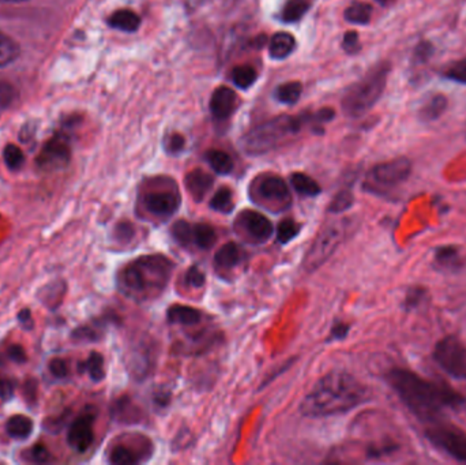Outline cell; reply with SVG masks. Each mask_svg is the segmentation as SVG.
<instances>
[{"instance_id":"cell-1","label":"cell","mask_w":466,"mask_h":465,"mask_svg":"<svg viewBox=\"0 0 466 465\" xmlns=\"http://www.w3.org/2000/svg\"><path fill=\"white\" fill-rule=\"evenodd\" d=\"M386 381L402 403L423 422L440 420L446 409H456L464 399L445 382L423 379L407 369H391Z\"/></svg>"},{"instance_id":"cell-2","label":"cell","mask_w":466,"mask_h":465,"mask_svg":"<svg viewBox=\"0 0 466 465\" xmlns=\"http://www.w3.org/2000/svg\"><path fill=\"white\" fill-rule=\"evenodd\" d=\"M371 390L347 371H330L319 379L300 404L309 418H328L347 414L367 403Z\"/></svg>"},{"instance_id":"cell-3","label":"cell","mask_w":466,"mask_h":465,"mask_svg":"<svg viewBox=\"0 0 466 465\" xmlns=\"http://www.w3.org/2000/svg\"><path fill=\"white\" fill-rule=\"evenodd\" d=\"M174 268V262L164 256L139 257L120 272V291L134 302H150L166 291Z\"/></svg>"},{"instance_id":"cell-4","label":"cell","mask_w":466,"mask_h":465,"mask_svg":"<svg viewBox=\"0 0 466 465\" xmlns=\"http://www.w3.org/2000/svg\"><path fill=\"white\" fill-rule=\"evenodd\" d=\"M309 119L311 116H289V115L273 117L248 131L241 138V149L249 156H260L271 152L288 136L298 134L301 126Z\"/></svg>"},{"instance_id":"cell-5","label":"cell","mask_w":466,"mask_h":465,"mask_svg":"<svg viewBox=\"0 0 466 465\" xmlns=\"http://www.w3.org/2000/svg\"><path fill=\"white\" fill-rule=\"evenodd\" d=\"M390 66L380 63L369 71L360 81L353 84L342 97V111L347 116L360 117L366 115L380 100L388 84Z\"/></svg>"},{"instance_id":"cell-6","label":"cell","mask_w":466,"mask_h":465,"mask_svg":"<svg viewBox=\"0 0 466 465\" xmlns=\"http://www.w3.org/2000/svg\"><path fill=\"white\" fill-rule=\"evenodd\" d=\"M412 163L407 157L394 158L378 164L370 171L364 188L378 196H388L410 177Z\"/></svg>"},{"instance_id":"cell-7","label":"cell","mask_w":466,"mask_h":465,"mask_svg":"<svg viewBox=\"0 0 466 465\" xmlns=\"http://www.w3.org/2000/svg\"><path fill=\"white\" fill-rule=\"evenodd\" d=\"M347 221L333 220L326 223L320 229L318 237L312 242L309 253H307L306 259H304V268L309 272L317 270L318 268L322 267L331 256L334 251L339 248L345 235H347Z\"/></svg>"},{"instance_id":"cell-8","label":"cell","mask_w":466,"mask_h":465,"mask_svg":"<svg viewBox=\"0 0 466 465\" xmlns=\"http://www.w3.org/2000/svg\"><path fill=\"white\" fill-rule=\"evenodd\" d=\"M427 440L445 455L454 460L466 463V433L451 423L441 422L440 420L429 422L424 430Z\"/></svg>"},{"instance_id":"cell-9","label":"cell","mask_w":466,"mask_h":465,"mask_svg":"<svg viewBox=\"0 0 466 465\" xmlns=\"http://www.w3.org/2000/svg\"><path fill=\"white\" fill-rule=\"evenodd\" d=\"M252 201L270 210L288 209L290 207V193L287 183L276 175H266L254 180L251 187Z\"/></svg>"},{"instance_id":"cell-10","label":"cell","mask_w":466,"mask_h":465,"mask_svg":"<svg viewBox=\"0 0 466 465\" xmlns=\"http://www.w3.org/2000/svg\"><path fill=\"white\" fill-rule=\"evenodd\" d=\"M432 357L449 376L466 381V346L456 336H446L438 341Z\"/></svg>"},{"instance_id":"cell-11","label":"cell","mask_w":466,"mask_h":465,"mask_svg":"<svg viewBox=\"0 0 466 465\" xmlns=\"http://www.w3.org/2000/svg\"><path fill=\"white\" fill-rule=\"evenodd\" d=\"M70 157L71 150L67 139L56 136L44 145L37 157V166L43 171H57L67 166Z\"/></svg>"},{"instance_id":"cell-12","label":"cell","mask_w":466,"mask_h":465,"mask_svg":"<svg viewBox=\"0 0 466 465\" xmlns=\"http://www.w3.org/2000/svg\"><path fill=\"white\" fill-rule=\"evenodd\" d=\"M96 415L92 411H85L71 423L68 429L67 442L74 450L82 453L86 452L95 441Z\"/></svg>"},{"instance_id":"cell-13","label":"cell","mask_w":466,"mask_h":465,"mask_svg":"<svg viewBox=\"0 0 466 465\" xmlns=\"http://www.w3.org/2000/svg\"><path fill=\"white\" fill-rule=\"evenodd\" d=\"M238 226L246 232L247 238L255 243H265L273 235V224L266 216L255 210H244L238 216Z\"/></svg>"},{"instance_id":"cell-14","label":"cell","mask_w":466,"mask_h":465,"mask_svg":"<svg viewBox=\"0 0 466 465\" xmlns=\"http://www.w3.org/2000/svg\"><path fill=\"white\" fill-rule=\"evenodd\" d=\"M144 207L150 215L169 217L180 207V197L175 191H152L144 198Z\"/></svg>"},{"instance_id":"cell-15","label":"cell","mask_w":466,"mask_h":465,"mask_svg":"<svg viewBox=\"0 0 466 465\" xmlns=\"http://www.w3.org/2000/svg\"><path fill=\"white\" fill-rule=\"evenodd\" d=\"M238 106V95L231 87L220 86L213 93L210 111L216 119H228Z\"/></svg>"},{"instance_id":"cell-16","label":"cell","mask_w":466,"mask_h":465,"mask_svg":"<svg viewBox=\"0 0 466 465\" xmlns=\"http://www.w3.org/2000/svg\"><path fill=\"white\" fill-rule=\"evenodd\" d=\"M465 258L457 246H442L434 254V267L443 272H457L464 268Z\"/></svg>"},{"instance_id":"cell-17","label":"cell","mask_w":466,"mask_h":465,"mask_svg":"<svg viewBox=\"0 0 466 465\" xmlns=\"http://www.w3.org/2000/svg\"><path fill=\"white\" fill-rule=\"evenodd\" d=\"M186 187L197 202L202 201L213 187L212 175L202 169H194L186 177Z\"/></svg>"},{"instance_id":"cell-18","label":"cell","mask_w":466,"mask_h":465,"mask_svg":"<svg viewBox=\"0 0 466 465\" xmlns=\"http://www.w3.org/2000/svg\"><path fill=\"white\" fill-rule=\"evenodd\" d=\"M167 317L171 324L190 327V325H197L201 321L202 314L201 311L190 308V306L174 305L167 311Z\"/></svg>"},{"instance_id":"cell-19","label":"cell","mask_w":466,"mask_h":465,"mask_svg":"<svg viewBox=\"0 0 466 465\" xmlns=\"http://www.w3.org/2000/svg\"><path fill=\"white\" fill-rule=\"evenodd\" d=\"M296 48V40L290 33L279 32L271 37L268 54L274 59H285Z\"/></svg>"},{"instance_id":"cell-20","label":"cell","mask_w":466,"mask_h":465,"mask_svg":"<svg viewBox=\"0 0 466 465\" xmlns=\"http://www.w3.org/2000/svg\"><path fill=\"white\" fill-rule=\"evenodd\" d=\"M108 25L114 29L122 30V32L133 33L138 30L141 25V18L138 14L133 10H117L108 18Z\"/></svg>"},{"instance_id":"cell-21","label":"cell","mask_w":466,"mask_h":465,"mask_svg":"<svg viewBox=\"0 0 466 465\" xmlns=\"http://www.w3.org/2000/svg\"><path fill=\"white\" fill-rule=\"evenodd\" d=\"M448 97L443 95H435L421 106L419 111V119L421 122H434V120L440 119L443 114H445L446 108H448Z\"/></svg>"},{"instance_id":"cell-22","label":"cell","mask_w":466,"mask_h":465,"mask_svg":"<svg viewBox=\"0 0 466 465\" xmlns=\"http://www.w3.org/2000/svg\"><path fill=\"white\" fill-rule=\"evenodd\" d=\"M241 250L236 243H226L223 248H218L215 256L216 267L220 269H232L241 262Z\"/></svg>"},{"instance_id":"cell-23","label":"cell","mask_w":466,"mask_h":465,"mask_svg":"<svg viewBox=\"0 0 466 465\" xmlns=\"http://www.w3.org/2000/svg\"><path fill=\"white\" fill-rule=\"evenodd\" d=\"M33 430V422L25 415H14L5 423V431L14 440H25Z\"/></svg>"},{"instance_id":"cell-24","label":"cell","mask_w":466,"mask_h":465,"mask_svg":"<svg viewBox=\"0 0 466 465\" xmlns=\"http://www.w3.org/2000/svg\"><path fill=\"white\" fill-rule=\"evenodd\" d=\"M218 240V234L215 228L209 224H194L193 227V245L202 250H209L215 246Z\"/></svg>"},{"instance_id":"cell-25","label":"cell","mask_w":466,"mask_h":465,"mask_svg":"<svg viewBox=\"0 0 466 465\" xmlns=\"http://www.w3.org/2000/svg\"><path fill=\"white\" fill-rule=\"evenodd\" d=\"M290 183H292L293 188L300 196L317 197L320 194V186L312 177H309V175L296 172V174L290 177Z\"/></svg>"},{"instance_id":"cell-26","label":"cell","mask_w":466,"mask_h":465,"mask_svg":"<svg viewBox=\"0 0 466 465\" xmlns=\"http://www.w3.org/2000/svg\"><path fill=\"white\" fill-rule=\"evenodd\" d=\"M142 460H145L142 452L139 453L138 450H131L126 445H116L109 455V461L116 465L137 464Z\"/></svg>"},{"instance_id":"cell-27","label":"cell","mask_w":466,"mask_h":465,"mask_svg":"<svg viewBox=\"0 0 466 465\" xmlns=\"http://www.w3.org/2000/svg\"><path fill=\"white\" fill-rule=\"evenodd\" d=\"M205 158H207L208 163H209V166L212 167L216 174H231L233 169L232 158L229 157V155H227L226 152H223V150H209V152H207V155H205Z\"/></svg>"},{"instance_id":"cell-28","label":"cell","mask_w":466,"mask_h":465,"mask_svg":"<svg viewBox=\"0 0 466 465\" xmlns=\"http://www.w3.org/2000/svg\"><path fill=\"white\" fill-rule=\"evenodd\" d=\"M311 2L309 0H288L287 5L282 8V21L288 24L299 21L309 10Z\"/></svg>"},{"instance_id":"cell-29","label":"cell","mask_w":466,"mask_h":465,"mask_svg":"<svg viewBox=\"0 0 466 465\" xmlns=\"http://www.w3.org/2000/svg\"><path fill=\"white\" fill-rule=\"evenodd\" d=\"M372 7L367 3H353L345 10V19L350 24L367 25L371 19Z\"/></svg>"},{"instance_id":"cell-30","label":"cell","mask_w":466,"mask_h":465,"mask_svg":"<svg viewBox=\"0 0 466 465\" xmlns=\"http://www.w3.org/2000/svg\"><path fill=\"white\" fill-rule=\"evenodd\" d=\"M19 48L13 38L0 32V68L10 65L18 57Z\"/></svg>"},{"instance_id":"cell-31","label":"cell","mask_w":466,"mask_h":465,"mask_svg":"<svg viewBox=\"0 0 466 465\" xmlns=\"http://www.w3.org/2000/svg\"><path fill=\"white\" fill-rule=\"evenodd\" d=\"M301 90H303V86H301L300 82H287V84L279 86L276 96L277 98H279V103L289 104V106H292V104H295L296 101L300 98Z\"/></svg>"},{"instance_id":"cell-32","label":"cell","mask_w":466,"mask_h":465,"mask_svg":"<svg viewBox=\"0 0 466 465\" xmlns=\"http://www.w3.org/2000/svg\"><path fill=\"white\" fill-rule=\"evenodd\" d=\"M210 207H212L215 212L229 215L233 210L231 188L221 187L220 190L213 196L212 201H210Z\"/></svg>"},{"instance_id":"cell-33","label":"cell","mask_w":466,"mask_h":465,"mask_svg":"<svg viewBox=\"0 0 466 465\" xmlns=\"http://www.w3.org/2000/svg\"><path fill=\"white\" fill-rule=\"evenodd\" d=\"M300 232V224L296 223L292 218H285L277 227V240L281 245H288L292 242Z\"/></svg>"},{"instance_id":"cell-34","label":"cell","mask_w":466,"mask_h":465,"mask_svg":"<svg viewBox=\"0 0 466 465\" xmlns=\"http://www.w3.org/2000/svg\"><path fill=\"white\" fill-rule=\"evenodd\" d=\"M193 227L194 224L187 223V221H177L171 228L172 237L180 246L188 248L193 245Z\"/></svg>"},{"instance_id":"cell-35","label":"cell","mask_w":466,"mask_h":465,"mask_svg":"<svg viewBox=\"0 0 466 465\" xmlns=\"http://www.w3.org/2000/svg\"><path fill=\"white\" fill-rule=\"evenodd\" d=\"M232 81L240 89H248L257 81V71L251 66H238L232 71Z\"/></svg>"},{"instance_id":"cell-36","label":"cell","mask_w":466,"mask_h":465,"mask_svg":"<svg viewBox=\"0 0 466 465\" xmlns=\"http://www.w3.org/2000/svg\"><path fill=\"white\" fill-rule=\"evenodd\" d=\"M85 371H87L90 379L93 381H103L106 377V370H104V358L98 352H92L89 359L84 363Z\"/></svg>"},{"instance_id":"cell-37","label":"cell","mask_w":466,"mask_h":465,"mask_svg":"<svg viewBox=\"0 0 466 465\" xmlns=\"http://www.w3.org/2000/svg\"><path fill=\"white\" fill-rule=\"evenodd\" d=\"M353 204V196L350 190H342L331 199L329 205V212L333 215H339V213L347 212Z\"/></svg>"},{"instance_id":"cell-38","label":"cell","mask_w":466,"mask_h":465,"mask_svg":"<svg viewBox=\"0 0 466 465\" xmlns=\"http://www.w3.org/2000/svg\"><path fill=\"white\" fill-rule=\"evenodd\" d=\"M3 158H5V166H7L8 169H11V171H16V169L24 166V153H22V150L19 149L16 145H7V147H5V152H3Z\"/></svg>"},{"instance_id":"cell-39","label":"cell","mask_w":466,"mask_h":465,"mask_svg":"<svg viewBox=\"0 0 466 465\" xmlns=\"http://www.w3.org/2000/svg\"><path fill=\"white\" fill-rule=\"evenodd\" d=\"M427 299V291L421 287H413L408 291L404 300V308L407 311L416 310L420 308Z\"/></svg>"},{"instance_id":"cell-40","label":"cell","mask_w":466,"mask_h":465,"mask_svg":"<svg viewBox=\"0 0 466 465\" xmlns=\"http://www.w3.org/2000/svg\"><path fill=\"white\" fill-rule=\"evenodd\" d=\"M443 76L451 81L459 82V84H466V57L449 66Z\"/></svg>"},{"instance_id":"cell-41","label":"cell","mask_w":466,"mask_h":465,"mask_svg":"<svg viewBox=\"0 0 466 465\" xmlns=\"http://www.w3.org/2000/svg\"><path fill=\"white\" fill-rule=\"evenodd\" d=\"M16 92L13 85L0 81V109L8 108L15 100Z\"/></svg>"},{"instance_id":"cell-42","label":"cell","mask_w":466,"mask_h":465,"mask_svg":"<svg viewBox=\"0 0 466 465\" xmlns=\"http://www.w3.org/2000/svg\"><path fill=\"white\" fill-rule=\"evenodd\" d=\"M185 145L186 139L182 134L175 133L167 136V152L171 153V155H177V153L182 152Z\"/></svg>"},{"instance_id":"cell-43","label":"cell","mask_w":466,"mask_h":465,"mask_svg":"<svg viewBox=\"0 0 466 465\" xmlns=\"http://www.w3.org/2000/svg\"><path fill=\"white\" fill-rule=\"evenodd\" d=\"M205 280H207L205 273L201 272L197 267L190 268L187 273H186V283L193 287V288H201L205 284Z\"/></svg>"},{"instance_id":"cell-44","label":"cell","mask_w":466,"mask_h":465,"mask_svg":"<svg viewBox=\"0 0 466 465\" xmlns=\"http://www.w3.org/2000/svg\"><path fill=\"white\" fill-rule=\"evenodd\" d=\"M434 54V46H432L431 43L429 41H421L418 46L415 48V60L419 63L427 62V60L431 57V55Z\"/></svg>"},{"instance_id":"cell-45","label":"cell","mask_w":466,"mask_h":465,"mask_svg":"<svg viewBox=\"0 0 466 465\" xmlns=\"http://www.w3.org/2000/svg\"><path fill=\"white\" fill-rule=\"evenodd\" d=\"M342 46L348 54H356L360 51V41H359V35L356 32H348L344 35V41H342Z\"/></svg>"},{"instance_id":"cell-46","label":"cell","mask_w":466,"mask_h":465,"mask_svg":"<svg viewBox=\"0 0 466 465\" xmlns=\"http://www.w3.org/2000/svg\"><path fill=\"white\" fill-rule=\"evenodd\" d=\"M49 452L44 445H35L29 450V460L35 463H46L49 459Z\"/></svg>"},{"instance_id":"cell-47","label":"cell","mask_w":466,"mask_h":465,"mask_svg":"<svg viewBox=\"0 0 466 465\" xmlns=\"http://www.w3.org/2000/svg\"><path fill=\"white\" fill-rule=\"evenodd\" d=\"M15 392V382L13 379H0V399L3 401L11 400Z\"/></svg>"},{"instance_id":"cell-48","label":"cell","mask_w":466,"mask_h":465,"mask_svg":"<svg viewBox=\"0 0 466 465\" xmlns=\"http://www.w3.org/2000/svg\"><path fill=\"white\" fill-rule=\"evenodd\" d=\"M49 370L56 379H65L68 374L67 363L60 358H56L49 363Z\"/></svg>"},{"instance_id":"cell-49","label":"cell","mask_w":466,"mask_h":465,"mask_svg":"<svg viewBox=\"0 0 466 465\" xmlns=\"http://www.w3.org/2000/svg\"><path fill=\"white\" fill-rule=\"evenodd\" d=\"M348 332H350V325L345 324V322H337V324L331 328L329 341L342 340V339L347 338Z\"/></svg>"},{"instance_id":"cell-50","label":"cell","mask_w":466,"mask_h":465,"mask_svg":"<svg viewBox=\"0 0 466 465\" xmlns=\"http://www.w3.org/2000/svg\"><path fill=\"white\" fill-rule=\"evenodd\" d=\"M8 358L15 363H25L27 359L26 352L21 346H11L8 349Z\"/></svg>"},{"instance_id":"cell-51","label":"cell","mask_w":466,"mask_h":465,"mask_svg":"<svg viewBox=\"0 0 466 465\" xmlns=\"http://www.w3.org/2000/svg\"><path fill=\"white\" fill-rule=\"evenodd\" d=\"M336 116V112H334V109L331 108H323L320 109L319 112H318L317 115H314L312 116V119L315 120V122L318 123H326L330 122L333 117Z\"/></svg>"},{"instance_id":"cell-52","label":"cell","mask_w":466,"mask_h":465,"mask_svg":"<svg viewBox=\"0 0 466 465\" xmlns=\"http://www.w3.org/2000/svg\"><path fill=\"white\" fill-rule=\"evenodd\" d=\"M18 321L19 325H21L24 329L30 330L33 328V318L32 314H30V311L27 310V308H25V310L19 311L18 314Z\"/></svg>"},{"instance_id":"cell-53","label":"cell","mask_w":466,"mask_h":465,"mask_svg":"<svg viewBox=\"0 0 466 465\" xmlns=\"http://www.w3.org/2000/svg\"><path fill=\"white\" fill-rule=\"evenodd\" d=\"M25 398L27 399V401H35V392H37V382L35 379H29V381L25 384Z\"/></svg>"},{"instance_id":"cell-54","label":"cell","mask_w":466,"mask_h":465,"mask_svg":"<svg viewBox=\"0 0 466 465\" xmlns=\"http://www.w3.org/2000/svg\"><path fill=\"white\" fill-rule=\"evenodd\" d=\"M378 3H380V5H386V3L389 2V0H377Z\"/></svg>"},{"instance_id":"cell-55","label":"cell","mask_w":466,"mask_h":465,"mask_svg":"<svg viewBox=\"0 0 466 465\" xmlns=\"http://www.w3.org/2000/svg\"><path fill=\"white\" fill-rule=\"evenodd\" d=\"M11 2H18V0H11Z\"/></svg>"}]
</instances>
